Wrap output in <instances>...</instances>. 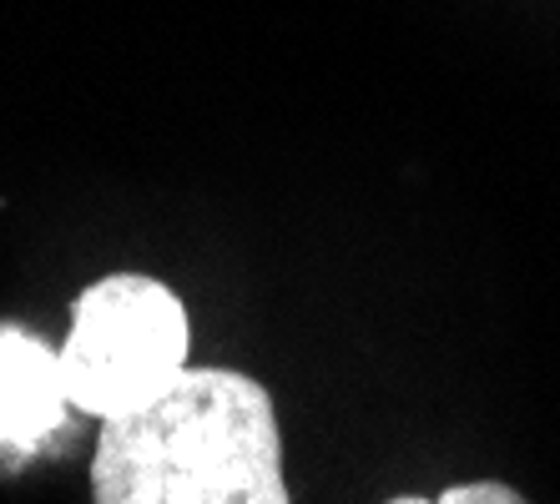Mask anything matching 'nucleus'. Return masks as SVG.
<instances>
[{"instance_id": "1", "label": "nucleus", "mask_w": 560, "mask_h": 504, "mask_svg": "<svg viewBox=\"0 0 560 504\" xmlns=\"http://www.w3.org/2000/svg\"><path fill=\"white\" fill-rule=\"evenodd\" d=\"M92 500L288 504L273 394L237 368H183L147 403L102 419Z\"/></svg>"}, {"instance_id": "2", "label": "nucleus", "mask_w": 560, "mask_h": 504, "mask_svg": "<svg viewBox=\"0 0 560 504\" xmlns=\"http://www.w3.org/2000/svg\"><path fill=\"white\" fill-rule=\"evenodd\" d=\"M187 324L183 297L147 272L96 278L71 303V333L61 353L66 399L77 414H127L147 403L156 388L187 368Z\"/></svg>"}, {"instance_id": "3", "label": "nucleus", "mask_w": 560, "mask_h": 504, "mask_svg": "<svg viewBox=\"0 0 560 504\" xmlns=\"http://www.w3.org/2000/svg\"><path fill=\"white\" fill-rule=\"evenodd\" d=\"M71 414L61 378V353L46 349L36 333L0 324V459H26Z\"/></svg>"}, {"instance_id": "4", "label": "nucleus", "mask_w": 560, "mask_h": 504, "mask_svg": "<svg viewBox=\"0 0 560 504\" xmlns=\"http://www.w3.org/2000/svg\"><path fill=\"white\" fill-rule=\"evenodd\" d=\"M440 504H521L525 494L521 490H510V484H450V490L434 494Z\"/></svg>"}]
</instances>
